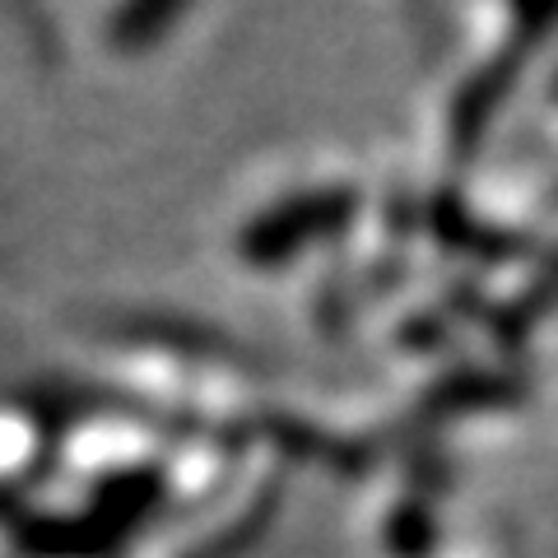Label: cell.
<instances>
[{"instance_id": "obj_2", "label": "cell", "mask_w": 558, "mask_h": 558, "mask_svg": "<svg viewBox=\"0 0 558 558\" xmlns=\"http://www.w3.org/2000/svg\"><path fill=\"white\" fill-rule=\"evenodd\" d=\"M182 10H186V0H126L112 33L131 47H149V43H159V33H168L182 20Z\"/></svg>"}, {"instance_id": "obj_1", "label": "cell", "mask_w": 558, "mask_h": 558, "mask_svg": "<svg viewBox=\"0 0 558 558\" xmlns=\"http://www.w3.org/2000/svg\"><path fill=\"white\" fill-rule=\"evenodd\" d=\"M349 215H354V191L326 186V191H303V196L279 201L266 215H256L242 233V256L247 266H289V256L307 252L312 242H322L330 233H340Z\"/></svg>"}]
</instances>
